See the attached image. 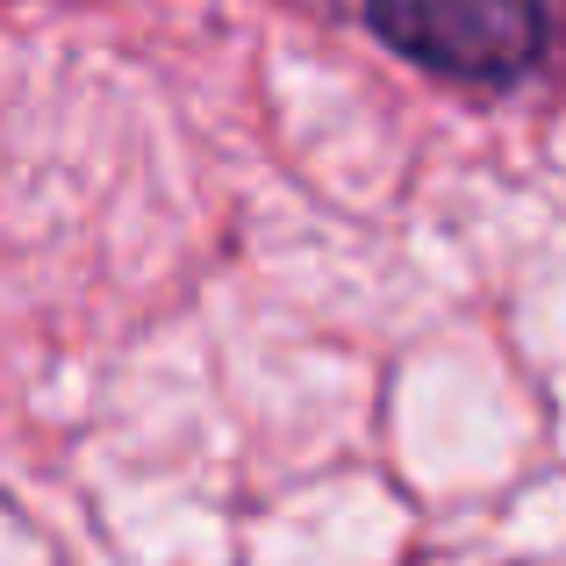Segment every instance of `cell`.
<instances>
[{
	"instance_id": "cell-1",
	"label": "cell",
	"mask_w": 566,
	"mask_h": 566,
	"mask_svg": "<svg viewBox=\"0 0 566 566\" xmlns=\"http://www.w3.org/2000/svg\"><path fill=\"white\" fill-rule=\"evenodd\" d=\"M366 29L380 43H395L401 57L444 72V80H524L545 57L553 14L531 0H374Z\"/></svg>"
}]
</instances>
